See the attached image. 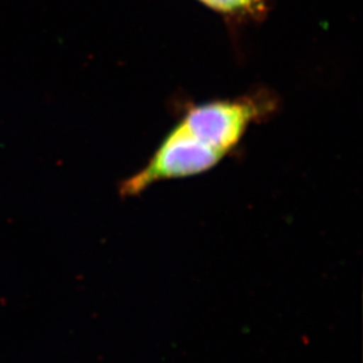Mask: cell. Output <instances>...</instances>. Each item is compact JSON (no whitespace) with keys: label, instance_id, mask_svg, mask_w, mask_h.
<instances>
[{"label":"cell","instance_id":"6da1fadb","mask_svg":"<svg viewBox=\"0 0 363 363\" xmlns=\"http://www.w3.org/2000/svg\"><path fill=\"white\" fill-rule=\"evenodd\" d=\"M225 157L178 123L159 145L151 160L121 185V196L140 194L155 182L201 174Z\"/></svg>","mask_w":363,"mask_h":363},{"label":"cell","instance_id":"7a4b0ae2","mask_svg":"<svg viewBox=\"0 0 363 363\" xmlns=\"http://www.w3.org/2000/svg\"><path fill=\"white\" fill-rule=\"evenodd\" d=\"M260 112L253 100H218L192 107L179 123L193 137L226 155Z\"/></svg>","mask_w":363,"mask_h":363},{"label":"cell","instance_id":"3957f363","mask_svg":"<svg viewBox=\"0 0 363 363\" xmlns=\"http://www.w3.org/2000/svg\"><path fill=\"white\" fill-rule=\"evenodd\" d=\"M212 10L230 17H259L266 7V0H199Z\"/></svg>","mask_w":363,"mask_h":363}]
</instances>
